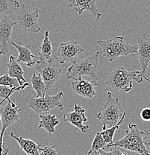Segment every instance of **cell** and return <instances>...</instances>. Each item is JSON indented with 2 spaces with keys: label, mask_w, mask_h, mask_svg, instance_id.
<instances>
[{
  "label": "cell",
  "mask_w": 150,
  "mask_h": 155,
  "mask_svg": "<svg viewBox=\"0 0 150 155\" xmlns=\"http://www.w3.org/2000/svg\"><path fill=\"white\" fill-rule=\"evenodd\" d=\"M8 73L12 78H15L18 80L20 85H23L27 83L26 80L24 78V70L22 66L17 60V57L11 55L9 61L8 63Z\"/></svg>",
  "instance_id": "cell-17"
},
{
  "label": "cell",
  "mask_w": 150,
  "mask_h": 155,
  "mask_svg": "<svg viewBox=\"0 0 150 155\" xmlns=\"http://www.w3.org/2000/svg\"><path fill=\"white\" fill-rule=\"evenodd\" d=\"M17 21L6 16L0 21V49L5 53L8 52V43L11 42L12 28L17 25Z\"/></svg>",
  "instance_id": "cell-13"
},
{
  "label": "cell",
  "mask_w": 150,
  "mask_h": 155,
  "mask_svg": "<svg viewBox=\"0 0 150 155\" xmlns=\"http://www.w3.org/2000/svg\"><path fill=\"white\" fill-rule=\"evenodd\" d=\"M23 108H18L14 101H8L7 104H5L2 107H0V114H1L2 127L1 135H0V155L7 154L9 151V148H6L3 143V137L7 127L20 121V116L19 113L23 110Z\"/></svg>",
  "instance_id": "cell-7"
},
{
  "label": "cell",
  "mask_w": 150,
  "mask_h": 155,
  "mask_svg": "<svg viewBox=\"0 0 150 155\" xmlns=\"http://www.w3.org/2000/svg\"><path fill=\"white\" fill-rule=\"evenodd\" d=\"M124 113L119 98H114L111 92L108 91L106 101L100 107L96 118L102 123V129H105L107 126L112 127L117 125Z\"/></svg>",
  "instance_id": "cell-4"
},
{
  "label": "cell",
  "mask_w": 150,
  "mask_h": 155,
  "mask_svg": "<svg viewBox=\"0 0 150 155\" xmlns=\"http://www.w3.org/2000/svg\"><path fill=\"white\" fill-rule=\"evenodd\" d=\"M40 155H47V154H57L58 151L55 149V145H46V146L39 148Z\"/></svg>",
  "instance_id": "cell-28"
},
{
  "label": "cell",
  "mask_w": 150,
  "mask_h": 155,
  "mask_svg": "<svg viewBox=\"0 0 150 155\" xmlns=\"http://www.w3.org/2000/svg\"><path fill=\"white\" fill-rule=\"evenodd\" d=\"M29 85L30 84L28 82L18 87H10L8 86L0 85V98L6 99L7 101H11L10 96L13 93L17 91H22L25 87H28Z\"/></svg>",
  "instance_id": "cell-24"
},
{
  "label": "cell",
  "mask_w": 150,
  "mask_h": 155,
  "mask_svg": "<svg viewBox=\"0 0 150 155\" xmlns=\"http://www.w3.org/2000/svg\"><path fill=\"white\" fill-rule=\"evenodd\" d=\"M40 120L39 122V128H44L50 135L55 133V127L60 122L58 118L56 116L50 114L49 112L40 114Z\"/></svg>",
  "instance_id": "cell-18"
},
{
  "label": "cell",
  "mask_w": 150,
  "mask_h": 155,
  "mask_svg": "<svg viewBox=\"0 0 150 155\" xmlns=\"http://www.w3.org/2000/svg\"><path fill=\"white\" fill-rule=\"evenodd\" d=\"M36 72H38L46 84V92L50 91L55 84L60 78L62 69L54 62L52 59L46 61L39 58L37 62Z\"/></svg>",
  "instance_id": "cell-8"
},
{
  "label": "cell",
  "mask_w": 150,
  "mask_h": 155,
  "mask_svg": "<svg viewBox=\"0 0 150 155\" xmlns=\"http://www.w3.org/2000/svg\"><path fill=\"white\" fill-rule=\"evenodd\" d=\"M85 114L86 110L85 108L75 104L73 112L64 114L63 120L64 122H70L72 125L78 127L82 133H88L90 129V125H85V122L88 121V118Z\"/></svg>",
  "instance_id": "cell-12"
},
{
  "label": "cell",
  "mask_w": 150,
  "mask_h": 155,
  "mask_svg": "<svg viewBox=\"0 0 150 155\" xmlns=\"http://www.w3.org/2000/svg\"><path fill=\"white\" fill-rule=\"evenodd\" d=\"M17 16V25L24 32L32 34L38 33L41 28L38 25V19L39 17V8L32 11L30 6L23 5L19 10Z\"/></svg>",
  "instance_id": "cell-9"
},
{
  "label": "cell",
  "mask_w": 150,
  "mask_h": 155,
  "mask_svg": "<svg viewBox=\"0 0 150 155\" xmlns=\"http://www.w3.org/2000/svg\"><path fill=\"white\" fill-rule=\"evenodd\" d=\"M0 85L8 86L10 87H18L21 86L19 84L18 80L15 78L10 76L8 73H6L0 77Z\"/></svg>",
  "instance_id": "cell-26"
},
{
  "label": "cell",
  "mask_w": 150,
  "mask_h": 155,
  "mask_svg": "<svg viewBox=\"0 0 150 155\" xmlns=\"http://www.w3.org/2000/svg\"><path fill=\"white\" fill-rule=\"evenodd\" d=\"M125 113H124L122 119L119 121V122L117 124V125L112 126V127H110L109 128L102 129V131H101L102 136V137L104 138V140H105V142L108 143V144H111V143H114L113 139H114V134H115L116 130H118L120 125L122 123V122H123L124 119H125Z\"/></svg>",
  "instance_id": "cell-25"
},
{
  "label": "cell",
  "mask_w": 150,
  "mask_h": 155,
  "mask_svg": "<svg viewBox=\"0 0 150 155\" xmlns=\"http://www.w3.org/2000/svg\"><path fill=\"white\" fill-rule=\"evenodd\" d=\"M11 137L17 140L20 148L28 155H39V148L41 145L37 144L35 142L31 140L24 139L23 137L14 134V132L11 133Z\"/></svg>",
  "instance_id": "cell-19"
},
{
  "label": "cell",
  "mask_w": 150,
  "mask_h": 155,
  "mask_svg": "<svg viewBox=\"0 0 150 155\" xmlns=\"http://www.w3.org/2000/svg\"><path fill=\"white\" fill-rule=\"evenodd\" d=\"M142 134H143V140L145 145L150 147V132L147 130H144L142 131Z\"/></svg>",
  "instance_id": "cell-30"
},
{
  "label": "cell",
  "mask_w": 150,
  "mask_h": 155,
  "mask_svg": "<svg viewBox=\"0 0 150 155\" xmlns=\"http://www.w3.org/2000/svg\"><path fill=\"white\" fill-rule=\"evenodd\" d=\"M71 86L74 93L84 98H92L96 96L95 87L97 85L95 84L93 81H88L79 78L74 79L71 84Z\"/></svg>",
  "instance_id": "cell-15"
},
{
  "label": "cell",
  "mask_w": 150,
  "mask_h": 155,
  "mask_svg": "<svg viewBox=\"0 0 150 155\" xmlns=\"http://www.w3.org/2000/svg\"><path fill=\"white\" fill-rule=\"evenodd\" d=\"M97 44L102 48L103 57L109 61H114L120 56L132 55L138 53V45L128 44L122 36H114L108 40H99Z\"/></svg>",
  "instance_id": "cell-1"
},
{
  "label": "cell",
  "mask_w": 150,
  "mask_h": 155,
  "mask_svg": "<svg viewBox=\"0 0 150 155\" xmlns=\"http://www.w3.org/2000/svg\"><path fill=\"white\" fill-rule=\"evenodd\" d=\"M31 81H32V88L34 90H35L37 93V97H43L46 96V93H47L46 84L40 74L38 75H37L35 70L33 72Z\"/></svg>",
  "instance_id": "cell-22"
},
{
  "label": "cell",
  "mask_w": 150,
  "mask_h": 155,
  "mask_svg": "<svg viewBox=\"0 0 150 155\" xmlns=\"http://www.w3.org/2000/svg\"><path fill=\"white\" fill-rule=\"evenodd\" d=\"M99 51H96L94 54L83 60H75L72 65L67 69L66 76L67 80L77 79L82 76H89L92 81L98 86L99 78L96 72L98 70Z\"/></svg>",
  "instance_id": "cell-3"
},
{
  "label": "cell",
  "mask_w": 150,
  "mask_h": 155,
  "mask_svg": "<svg viewBox=\"0 0 150 155\" xmlns=\"http://www.w3.org/2000/svg\"><path fill=\"white\" fill-rule=\"evenodd\" d=\"M68 3L69 7L76 11L78 14H82L85 11H89L93 17L98 21L102 17L96 5V0H66Z\"/></svg>",
  "instance_id": "cell-14"
},
{
  "label": "cell",
  "mask_w": 150,
  "mask_h": 155,
  "mask_svg": "<svg viewBox=\"0 0 150 155\" xmlns=\"http://www.w3.org/2000/svg\"><path fill=\"white\" fill-rule=\"evenodd\" d=\"M6 99H2V101L0 102V107H1V105L2 104V103L5 101ZM2 119H1V114H0V135H1V132H2Z\"/></svg>",
  "instance_id": "cell-31"
},
{
  "label": "cell",
  "mask_w": 150,
  "mask_h": 155,
  "mask_svg": "<svg viewBox=\"0 0 150 155\" xmlns=\"http://www.w3.org/2000/svg\"><path fill=\"white\" fill-rule=\"evenodd\" d=\"M84 51L85 49L77 40H72L69 42L61 43L56 57L59 58V63L63 65L67 62H74Z\"/></svg>",
  "instance_id": "cell-10"
},
{
  "label": "cell",
  "mask_w": 150,
  "mask_h": 155,
  "mask_svg": "<svg viewBox=\"0 0 150 155\" xmlns=\"http://www.w3.org/2000/svg\"><path fill=\"white\" fill-rule=\"evenodd\" d=\"M4 54H5V53H4V52H3V51H2V50H1V49H0V58H1L2 57V56H3V55H4Z\"/></svg>",
  "instance_id": "cell-32"
},
{
  "label": "cell",
  "mask_w": 150,
  "mask_h": 155,
  "mask_svg": "<svg viewBox=\"0 0 150 155\" xmlns=\"http://www.w3.org/2000/svg\"><path fill=\"white\" fill-rule=\"evenodd\" d=\"M138 41V53L139 58L140 68V75L143 79L150 81V79L146 77V72L149 69L150 63V38L146 36V34L144 33L141 36L137 38Z\"/></svg>",
  "instance_id": "cell-11"
},
{
  "label": "cell",
  "mask_w": 150,
  "mask_h": 155,
  "mask_svg": "<svg viewBox=\"0 0 150 155\" xmlns=\"http://www.w3.org/2000/svg\"><path fill=\"white\" fill-rule=\"evenodd\" d=\"M140 117L144 121H150V107L143 108L140 111Z\"/></svg>",
  "instance_id": "cell-29"
},
{
  "label": "cell",
  "mask_w": 150,
  "mask_h": 155,
  "mask_svg": "<svg viewBox=\"0 0 150 155\" xmlns=\"http://www.w3.org/2000/svg\"><path fill=\"white\" fill-rule=\"evenodd\" d=\"M112 146H118L123 149L143 155H150L143 143L142 131L139 127L134 123L128 125V129L125 137L111 144H107V148Z\"/></svg>",
  "instance_id": "cell-5"
},
{
  "label": "cell",
  "mask_w": 150,
  "mask_h": 155,
  "mask_svg": "<svg viewBox=\"0 0 150 155\" xmlns=\"http://www.w3.org/2000/svg\"><path fill=\"white\" fill-rule=\"evenodd\" d=\"M107 144L108 143H106L105 140H104V138L102 136L101 132H96L94 139H93V143H92L91 147H90V149L88 151V154H98V151L100 149L106 150V148H107Z\"/></svg>",
  "instance_id": "cell-23"
},
{
  "label": "cell",
  "mask_w": 150,
  "mask_h": 155,
  "mask_svg": "<svg viewBox=\"0 0 150 155\" xmlns=\"http://www.w3.org/2000/svg\"><path fill=\"white\" fill-rule=\"evenodd\" d=\"M10 43L17 49L19 55L17 57L18 62L25 64L28 67H32L38 62L40 57H37L30 51V46H21L20 44L11 41Z\"/></svg>",
  "instance_id": "cell-16"
},
{
  "label": "cell",
  "mask_w": 150,
  "mask_h": 155,
  "mask_svg": "<svg viewBox=\"0 0 150 155\" xmlns=\"http://www.w3.org/2000/svg\"><path fill=\"white\" fill-rule=\"evenodd\" d=\"M63 96L64 93L62 92H59L55 96L46 94V96L43 97L36 98L27 96L25 98V100L28 104V106L23 109L26 110L30 108L39 115L43 113L49 112L52 109H57L58 112H61L64 109V105L61 103V98Z\"/></svg>",
  "instance_id": "cell-6"
},
{
  "label": "cell",
  "mask_w": 150,
  "mask_h": 155,
  "mask_svg": "<svg viewBox=\"0 0 150 155\" xmlns=\"http://www.w3.org/2000/svg\"><path fill=\"white\" fill-rule=\"evenodd\" d=\"M98 155H128V154L120 151V147L112 146L108 147L106 150L100 149L98 151Z\"/></svg>",
  "instance_id": "cell-27"
},
{
  "label": "cell",
  "mask_w": 150,
  "mask_h": 155,
  "mask_svg": "<svg viewBox=\"0 0 150 155\" xmlns=\"http://www.w3.org/2000/svg\"><path fill=\"white\" fill-rule=\"evenodd\" d=\"M21 7L17 0H0V21L6 16L18 11Z\"/></svg>",
  "instance_id": "cell-20"
},
{
  "label": "cell",
  "mask_w": 150,
  "mask_h": 155,
  "mask_svg": "<svg viewBox=\"0 0 150 155\" xmlns=\"http://www.w3.org/2000/svg\"><path fill=\"white\" fill-rule=\"evenodd\" d=\"M143 78L140 75V71L128 72L124 67H117L108 74L105 84L114 89L116 92L128 93L133 88V82L142 83Z\"/></svg>",
  "instance_id": "cell-2"
},
{
  "label": "cell",
  "mask_w": 150,
  "mask_h": 155,
  "mask_svg": "<svg viewBox=\"0 0 150 155\" xmlns=\"http://www.w3.org/2000/svg\"><path fill=\"white\" fill-rule=\"evenodd\" d=\"M52 42L49 40V31H46L44 32V36L43 38V42L41 46H40L39 55L40 58L49 61L51 60L52 54Z\"/></svg>",
  "instance_id": "cell-21"
}]
</instances>
